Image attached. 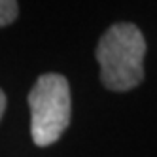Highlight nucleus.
<instances>
[{
	"label": "nucleus",
	"instance_id": "1",
	"mask_svg": "<svg viewBox=\"0 0 157 157\" xmlns=\"http://www.w3.org/2000/svg\"><path fill=\"white\" fill-rule=\"evenodd\" d=\"M146 40L132 23L112 25L97 46L100 82L110 91L134 89L144 78Z\"/></svg>",
	"mask_w": 157,
	"mask_h": 157
},
{
	"label": "nucleus",
	"instance_id": "4",
	"mask_svg": "<svg viewBox=\"0 0 157 157\" xmlns=\"http://www.w3.org/2000/svg\"><path fill=\"white\" fill-rule=\"evenodd\" d=\"M4 110H6V95H4L2 89H0V117H2Z\"/></svg>",
	"mask_w": 157,
	"mask_h": 157
},
{
	"label": "nucleus",
	"instance_id": "3",
	"mask_svg": "<svg viewBox=\"0 0 157 157\" xmlns=\"http://www.w3.org/2000/svg\"><path fill=\"white\" fill-rule=\"evenodd\" d=\"M19 12V4L13 0H0V27H8L13 23Z\"/></svg>",
	"mask_w": 157,
	"mask_h": 157
},
{
	"label": "nucleus",
	"instance_id": "2",
	"mask_svg": "<svg viewBox=\"0 0 157 157\" xmlns=\"http://www.w3.org/2000/svg\"><path fill=\"white\" fill-rule=\"evenodd\" d=\"M30 136L36 146L46 148L57 142L66 131L72 114L70 87L61 74H42L29 93Z\"/></svg>",
	"mask_w": 157,
	"mask_h": 157
}]
</instances>
